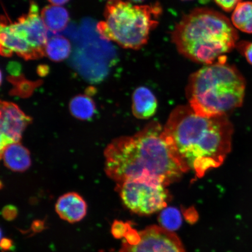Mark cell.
Instances as JSON below:
<instances>
[{
  "instance_id": "5",
  "label": "cell",
  "mask_w": 252,
  "mask_h": 252,
  "mask_svg": "<svg viewBox=\"0 0 252 252\" xmlns=\"http://www.w3.org/2000/svg\"><path fill=\"white\" fill-rule=\"evenodd\" d=\"M162 13L158 2L135 5L123 0H109L104 12L105 20L97 24V30L103 39L124 48L140 49L148 43Z\"/></svg>"
},
{
  "instance_id": "10",
  "label": "cell",
  "mask_w": 252,
  "mask_h": 252,
  "mask_svg": "<svg viewBox=\"0 0 252 252\" xmlns=\"http://www.w3.org/2000/svg\"><path fill=\"white\" fill-rule=\"evenodd\" d=\"M56 212L62 220L70 223L77 222L86 217L87 204L80 194L70 192L59 197L56 204Z\"/></svg>"
},
{
  "instance_id": "17",
  "label": "cell",
  "mask_w": 252,
  "mask_h": 252,
  "mask_svg": "<svg viewBox=\"0 0 252 252\" xmlns=\"http://www.w3.org/2000/svg\"><path fill=\"white\" fill-rule=\"evenodd\" d=\"M160 226L169 231H174L180 227L182 223L181 213L175 208H165L160 214Z\"/></svg>"
},
{
  "instance_id": "1",
  "label": "cell",
  "mask_w": 252,
  "mask_h": 252,
  "mask_svg": "<svg viewBox=\"0 0 252 252\" xmlns=\"http://www.w3.org/2000/svg\"><path fill=\"white\" fill-rule=\"evenodd\" d=\"M163 133L182 171L201 178L224 162L232 149L234 126L227 115L204 117L182 105L173 110Z\"/></svg>"
},
{
  "instance_id": "12",
  "label": "cell",
  "mask_w": 252,
  "mask_h": 252,
  "mask_svg": "<svg viewBox=\"0 0 252 252\" xmlns=\"http://www.w3.org/2000/svg\"><path fill=\"white\" fill-rule=\"evenodd\" d=\"M1 157L5 166L13 171H26L31 165L29 151L19 142L8 144L2 149Z\"/></svg>"
},
{
  "instance_id": "7",
  "label": "cell",
  "mask_w": 252,
  "mask_h": 252,
  "mask_svg": "<svg viewBox=\"0 0 252 252\" xmlns=\"http://www.w3.org/2000/svg\"><path fill=\"white\" fill-rule=\"evenodd\" d=\"M166 186L156 179H131L117 184L122 202L138 215H151L166 207L170 195Z\"/></svg>"
},
{
  "instance_id": "6",
  "label": "cell",
  "mask_w": 252,
  "mask_h": 252,
  "mask_svg": "<svg viewBox=\"0 0 252 252\" xmlns=\"http://www.w3.org/2000/svg\"><path fill=\"white\" fill-rule=\"evenodd\" d=\"M47 30L43 23L38 6L31 2L29 11L11 23L1 18L0 51L5 57L14 53L25 60L39 59L45 55L48 40Z\"/></svg>"
},
{
  "instance_id": "14",
  "label": "cell",
  "mask_w": 252,
  "mask_h": 252,
  "mask_svg": "<svg viewBox=\"0 0 252 252\" xmlns=\"http://www.w3.org/2000/svg\"><path fill=\"white\" fill-rule=\"evenodd\" d=\"M231 22L236 29L252 34V1L239 3L233 12Z\"/></svg>"
},
{
  "instance_id": "20",
  "label": "cell",
  "mask_w": 252,
  "mask_h": 252,
  "mask_svg": "<svg viewBox=\"0 0 252 252\" xmlns=\"http://www.w3.org/2000/svg\"><path fill=\"white\" fill-rule=\"evenodd\" d=\"M219 7L226 12H231L234 9L241 0H214Z\"/></svg>"
},
{
  "instance_id": "16",
  "label": "cell",
  "mask_w": 252,
  "mask_h": 252,
  "mask_svg": "<svg viewBox=\"0 0 252 252\" xmlns=\"http://www.w3.org/2000/svg\"><path fill=\"white\" fill-rule=\"evenodd\" d=\"M95 105L90 97L79 94L72 98L70 103L71 114L78 119L87 121L93 117L96 109Z\"/></svg>"
},
{
  "instance_id": "23",
  "label": "cell",
  "mask_w": 252,
  "mask_h": 252,
  "mask_svg": "<svg viewBox=\"0 0 252 252\" xmlns=\"http://www.w3.org/2000/svg\"><path fill=\"white\" fill-rule=\"evenodd\" d=\"M130 1L134 2H141L144 1V0H130Z\"/></svg>"
},
{
  "instance_id": "22",
  "label": "cell",
  "mask_w": 252,
  "mask_h": 252,
  "mask_svg": "<svg viewBox=\"0 0 252 252\" xmlns=\"http://www.w3.org/2000/svg\"><path fill=\"white\" fill-rule=\"evenodd\" d=\"M11 244L10 240H9L8 239H5L4 241H2L1 247L2 248H4L5 250H7L10 248Z\"/></svg>"
},
{
  "instance_id": "24",
  "label": "cell",
  "mask_w": 252,
  "mask_h": 252,
  "mask_svg": "<svg viewBox=\"0 0 252 252\" xmlns=\"http://www.w3.org/2000/svg\"><path fill=\"white\" fill-rule=\"evenodd\" d=\"M182 1H190V0H182Z\"/></svg>"
},
{
  "instance_id": "3",
  "label": "cell",
  "mask_w": 252,
  "mask_h": 252,
  "mask_svg": "<svg viewBox=\"0 0 252 252\" xmlns=\"http://www.w3.org/2000/svg\"><path fill=\"white\" fill-rule=\"evenodd\" d=\"M171 37L181 55L207 65L218 61L236 47L239 35L225 15L212 9L197 8L183 17Z\"/></svg>"
},
{
  "instance_id": "11",
  "label": "cell",
  "mask_w": 252,
  "mask_h": 252,
  "mask_svg": "<svg viewBox=\"0 0 252 252\" xmlns=\"http://www.w3.org/2000/svg\"><path fill=\"white\" fill-rule=\"evenodd\" d=\"M132 101V111L135 118L149 119L157 112L158 102L155 94L146 87H138L134 91Z\"/></svg>"
},
{
  "instance_id": "9",
  "label": "cell",
  "mask_w": 252,
  "mask_h": 252,
  "mask_svg": "<svg viewBox=\"0 0 252 252\" xmlns=\"http://www.w3.org/2000/svg\"><path fill=\"white\" fill-rule=\"evenodd\" d=\"M31 119L14 103L1 104V150L8 144L18 143Z\"/></svg>"
},
{
  "instance_id": "18",
  "label": "cell",
  "mask_w": 252,
  "mask_h": 252,
  "mask_svg": "<svg viewBox=\"0 0 252 252\" xmlns=\"http://www.w3.org/2000/svg\"><path fill=\"white\" fill-rule=\"evenodd\" d=\"M238 51L245 57L247 62L252 65V42L241 41L236 46Z\"/></svg>"
},
{
  "instance_id": "8",
  "label": "cell",
  "mask_w": 252,
  "mask_h": 252,
  "mask_svg": "<svg viewBox=\"0 0 252 252\" xmlns=\"http://www.w3.org/2000/svg\"><path fill=\"white\" fill-rule=\"evenodd\" d=\"M119 252H187L174 232L151 225L140 232L129 228Z\"/></svg>"
},
{
  "instance_id": "15",
  "label": "cell",
  "mask_w": 252,
  "mask_h": 252,
  "mask_svg": "<svg viewBox=\"0 0 252 252\" xmlns=\"http://www.w3.org/2000/svg\"><path fill=\"white\" fill-rule=\"evenodd\" d=\"M70 41L63 36L48 39L45 47V55L54 62H62L68 58L71 53Z\"/></svg>"
},
{
  "instance_id": "2",
  "label": "cell",
  "mask_w": 252,
  "mask_h": 252,
  "mask_svg": "<svg viewBox=\"0 0 252 252\" xmlns=\"http://www.w3.org/2000/svg\"><path fill=\"white\" fill-rule=\"evenodd\" d=\"M105 171L117 184L131 179H156L166 187L184 172L175 161L159 123L153 122L131 136L113 140L105 152Z\"/></svg>"
},
{
  "instance_id": "13",
  "label": "cell",
  "mask_w": 252,
  "mask_h": 252,
  "mask_svg": "<svg viewBox=\"0 0 252 252\" xmlns=\"http://www.w3.org/2000/svg\"><path fill=\"white\" fill-rule=\"evenodd\" d=\"M40 16L47 29L55 33L64 30L70 21L67 9L59 5L46 6Z\"/></svg>"
},
{
  "instance_id": "21",
  "label": "cell",
  "mask_w": 252,
  "mask_h": 252,
  "mask_svg": "<svg viewBox=\"0 0 252 252\" xmlns=\"http://www.w3.org/2000/svg\"><path fill=\"white\" fill-rule=\"evenodd\" d=\"M48 1L51 3L52 5L61 6L66 4L70 0H48Z\"/></svg>"
},
{
  "instance_id": "4",
  "label": "cell",
  "mask_w": 252,
  "mask_h": 252,
  "mask_svg": "<svg viewBox=\"0 0 252 252\" xmlns=\"http://www.w3.org/2000/svg\"><path fill=\"white\" fill-rule=\"evenodd\" d=\"M226 56L203 66L189 78L187 96L189 105L204 117L227 115L244 102L245 78Z\"/></svg>"
},
{
  "instance_id": "19",
  "label": "cell",
  "mask_w": 252,
  "mask_h": 252,
  "mask_svg": "<svg viewBox=\"0 0 252 252\" xmlns=\"http://www.w3.org/2000/svg\"><path fill=\"white\" fill-rule=\"evenodd\" d=\"M130 226L119 220L113 222L112 227V233L116 238H125L127 234Z\"/></svg>"
}]
</instances>
